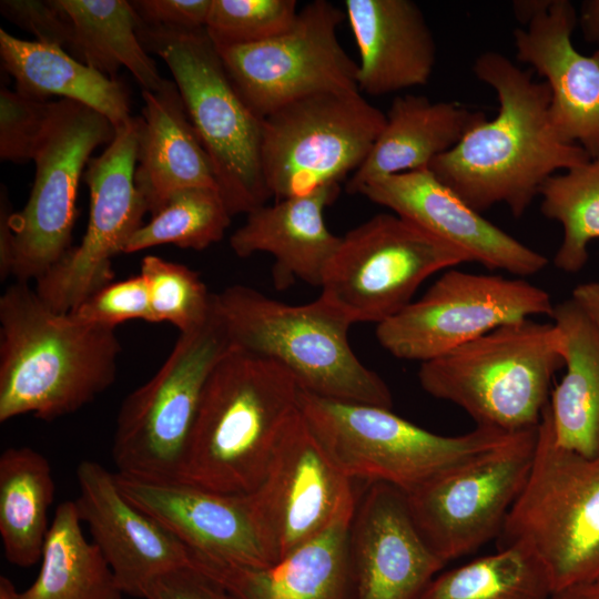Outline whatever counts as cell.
Instances as JSON below:
<instances>
[{
    "mask_svg": "<svg viewBox=\"0 0 599 599\" xmlns=\"http://www.w3.org/2000/svg\"><path fill=\"white\" fill-rule=\"evenodd\" d=\"M551 318L562 335L566 366L548 403L554 439L593 458L599 455V329L572 298L555 305Z\"/></svg>",
    "mask_w": 599,
    "mask_h": 599,
    "instance_id": "obj_28",
    "label": "cell"
},
{
    "mask_svg": "<svg viewBox=\"0 0 599 599\" xmlns=\"http://www.w3.org/2000/svg\"><path fill=\"white\" fill-rule=\"evenodd\" d=\"M1 14L43 44L67 48L72 23L59 0H2Z\"/></svg>",
    "mask_w": 599,
    "mask_h": 599,
    "instance_id": "obj_40",
    "label": "cell"
},
{
    "mask_svg": "<svg viewBox=\"0 0 599 599\" xmlns=\"http://www.w3.org/2000/svg\"><path fill=\"white\" fill-rule=\"evenodd\" d=\"M499 538V547L528 546L554 592L599 573V455L587 458L558 446L548 405L528 479Z\"/></svg>",
    "mask_w": 599,
    "mask_h": 599,
    "instance_id": "obj_7",
    "label": "cell"
},
{
    "mask_svg": "<svg viewBox=\"0 0 599 599\" xmlns=\"http://www.w3.org/2000/svg\"><path fill=\"white\" fill-rule=\"evenodd\" d=\"M599 329V282L576 286L571 297Z\"/></svg>",
    "mask_w": 599,
    "mask_h": 599,
    "instance_id": "obj_44",
    "label": "cell"
},
{
    "mask_svg": "<svg viewBox=\"0 0 599 599\" xmlns=\"http://www.w3.org/2000/svg\"><path fill=\"white\" fill-rule=\"evenodd\" d=\"M554 587L539 557L514 542L437 573L416 599H550Z\"/></svg>",
    "mask_w": 599,
    "mask_h": 599,
    "instance_id": "obj_33",
    "label": "cell"
},
{
    "mask_svg": "<svg viewBox=\"0 0 599 599\" xmlns=\"http://www.w3.org/2000/svg\"><path fill=\"white\" fill-rule=\"evenodd\" d=\"M565 366L554 323H507L437 358L420 363L430 396L464 409L477 426L515 433L539 425L551 380Z\"/></svg>",
    "mask_w": 599,
    "mask_h": 599,
    "instance_id": "obj_5",
    "label": "cell"
},
{
    "mask_svg": "<svg viewBox=\"0 0 599 599\" xmlns=\"http://www.w3.org/2000/svg\"><path fill=\"white\" fill-rule=\"evenodd\" d=\"M473 71L495 90L498 114L475 125L429 170L475 211L501 203L518 219L551 175L591 158L558 135L549 115V88L535 81L530 70L486 51L475 59Z\"/></svg>",
    "mask_w": 599,
    "mask_h": 599,
    "instance_id": "obj_1",
    "label": "cell"
},
{
    "mask_svg": "<svg viewBox=\"0 0 599 599\" xmlns=\"http://www.w3.org/2000/svg\"><path fill=\"white\" fill-rule=\"evenodd\" d=\"M354 512L267 567L221 562L193 552L191 562L220 582L233 599H355L349 555Z\"/></svg>",
    "mask_w": 599,
    "mask_h": 599,
    "instance_id": "obj_24",
    "label": "cell"
},
{
    "mask_svg": "<svg viewBox=\"0 0 599 599\" xmlns=\"http://www.w3.org/2000/svg\"><path fill=\"white\" fill-rule=\"evenodd\" d=\"M141 126L142 118L134 116L116 126L108 148L87 164V231L78 246L35 281L38 296L57 313H70L113 282V257L143 225L148 210L134 181Z\"/></svg>",
    "mask_w": 599,
    "mask_h": 599,
    "instance_id": "obj_16",
    "label": "cell"
},
{
    "mask_svg": "<svg viewBox=\"0 0 599 599\" xmlns=\"http://www.w3.org/2000/svg\"><path fill=\"white\" fill-rule=\"evenodd\" d=\"M114 135V125L98 111L65 99L50 102L32 155L30 196L10 219L16 281H37L71 250L80 177L91 153Z\"/></svg>",
    "mask_w": 599,
    "mask_h": 599,
    "instance_id": "obj_12",
    "label": "cell"
},
{
    "mask_svg": "<svg viewBox=\"0 0 599 599\" xmlns=\"http://www.w3.org/2000/svg\"><path fill=\"white\" fill-rule=\"evenodd\" d=\"M345 13L327 0L300 9L294 24L268 40L216 48L236 91L258 118L323 92L359 91L358 64L338 40Z\"/></svg>",
    "mask_w": 599,
    "mask_h": 599,
    "instance_id": "obj_15",
    "label": "cell"
},
{
    "mask_svg": "<svg viewBox=\"0 0 599 599\" xmlns=\"http://www.w3.org/2000/svg\"><path fill=\"white\" fill-rule=\"evenodd\" d=\"M300 412L325 451L352 480L408 491L511 433L477 426L458 436L426 430L389 408L323 398L301 390Z\"/></svg>",
    "mask_w": 599,
    "mask_h": 599,
    "instance_id": "obj_8",
    "label": "cell"
},
{
    "mask_svg": "<svg viewBox=\"0 0 599 599\" xmlns=\"http://www.w3.org/2000/svg\"><path fill=\"white\" fill-rule=\"evenodd\" d=\"M72 23L69 53L118 80L126 68L143 90L158 91L163 79L138 35L139 17L125 0H59Z\"/></svg>",
    "mask_w": 599,
    "mask_h": 599,
    "instance_id": "obj_30",
    "label": "cell"
},
{
    "mask_svg": "<svg viewBox=\"0 0 599 599\" xmlns=\"http://www.w3.org/2000/svg\"><path fill=\"white\" fill-rule=\"evenodd\" d=\"M386 122L362 165L351 175L346 191L355 194L365 183L392 174L429 169L454 149L485 113L454 101L427 97H396Z\"/></svg>",
    "mask_w": 599,
    "mask_h": 599,
    "instance_id": "obj_27",
    "label": "cell"
},
{
    "mask_svg": "<svg viewBox=\"0 0 599 599\" xmlns=\"http://www.w3.org/2000/svg\"><path fill=\"white\" fill-rule=\"evenodd\" d=\"M232 347L216 316L179 338L165 362L122 402L111 455L116 473L177 480L210 374Z\"/></svg>",
    "mask_w": 599,
    "mask_h": 599,
    "instance_id": "obj_9",
    "label": "cell"
},
{
    "mask_svg": "<svg viewBox=\"0 0 599 599\" xmlns=\"http://www.w3.org/2000/svg\"><path fill=\"white\" fill-rule=\"evenodd\" d=\"M140 274L146 282L154 323L169 322L180 333L205 324L212 314L213 293L200 275L187 266L146 255Z\"/></svg>",
    "mask_w": 599,
    "mask_h": 599,
    "instance_id": "obj_36",
    "label": "cell"
},
{
    "mask_svg": "<svg viewBox=\"0 0 599 599\" xmlns=\"http://www.w3.org/2000/svg\"><path fill=\"white\" fill-rule=\"evenodd\" d=\"M231 213L216 187L189 186L174 192L126 242L130 254L173 244L204 250L221 241L231 224Z\"/></svg>",
    "mask_w": 599,
    "mask_h": 599,
    "instance_id": "obj_35",
    "label": "cell"
},
{
    "mask_svg": "<svg viewBox=\"0 0 599 599\" xmlns=\"http://www.w3.org/2000/svg\"><path fill=\"white\" fill-rule=\"evenodd\" d=\"M339 192L341 184H332L251 211L230 237L232 251L243 258L260 252L271 254L275 258L273 278L280 290L294 280L321 286L341 241L328 230L324 211Z\"/></svg>",
    "mask_w": 599,
    "mask_h": 599,
    "instance_id": "obj_25",
    "label": "cell"
},
{
    "mask_svg": "<svg viewBox=\"0 0 599 599\" xmlns=\"http://www.w3.org/2000/svg\"><path fill=\"white\" fill-rule=\"evenodd\" d=\"M355 194L392 210L488 270L530 276L548 264L545 255L486 220L429 169L369 181Z\"/></svg>",
    "mask_w": 599,
    "mask_h": 599,
    "instance_id": "obj_19",
    "label": "cell"
},
{
    "mask_svg": "<svg viewBox=\"0 0 599 599\" xmlns=\"http://www.w3.org/2000/svg\"><path fill=\"white\" fill-rule=\"evenodd\" d=\"M50 102L2 88L0 92V158L24 163L32 160Z\"/></svg>",
    "mask_w": 599,
    "mask_h": 599,
    "instance_id": "obj_39",
    "label": "cell"
},
{
    "mask_svg": "<svg viewBox=\"0 0 599 599\" xmlns=\"http://www.w3.org/2000/svg\"><path fill=\"white\" fill-rule=\"evenodd\" d=\"M295 0H212L205 30L216 48L258 43L287 31Z\"/></svg>",
    "mask_w": 599,
    "mask_h": 599,
    "instance_id": "obj_37",
    "label": "cell"
},
{
    "mask_svg": "<svg viewBox=\"0 0 599 599\" xmlns=\"http://www.w3.org/2000/svg\"><path fill=\"white\" fill-rule=\"evenodd\" d=\"M301 390L277 362L232 345L207 378L177 480L221 494L255 490Z\"/></svg>",
    "mask_w": 599,
    "mask_h": 599,
    "instance_id": "obj_3",
    "label": "cell"
},
{
    "mask_svg": "<svg viewBox=\"0 0 599 599\" xmlns=\"http://www.w3.org/2000/svg\"><path fill=\"white\" fill-rule=\"evenodd\" d=\"M539 195L541 213L564 231L554 264L565 273H578L588 262L589 243L599 238V156L551 175Z\"/></svg>",
    "mask_w": 599,
    "mask_h": 599,
    "instance_id": "obj_34",
    "label": "cell"
},
{
    "mask_svg": "<svg viewBox=\"0 0 599 599\" xmlns=\"http://www.w3.org/2000/svg\"><path fill=\"white\" fill-rule=\"evenodd\" d=\"M545 290L521 278L447 270L418 300L377 324L376 337L393 356L437 358L507 323L551 317Z\"/></svg>",
    "mask_w": 599,
    "mask_h": 599,
    "instance_id": "obj_14",
    "label": "cell"
},
{
    "mask_svg": "<svg viewBox=\"0 0 599 599\" xmlns=\"http://www.w3.org/2000/svg\"><path fill=\"white\" fill-rule=\"evenodd\" d=\"M142 98L144 106L134 181L148 213H155L181 189H219L210 159L175 82L165 79L158 91L142 90Z\"/></svg>",
    "mask_w": 599,
    "mask_h": 599,
    "instance_id": "obj_26",
    "label": "cell"
},
{
    "mask_svg": "<svg viewBox=\"0 0 599 599\" xmlns=\"http://www.w3.org/2000/svg\"><path fill=\"white\" fill-rule=\"evenodd\" d=\"M355 599H416L446 566L410 517L403 490L369 483L349 528Z\"/></svg>",
    "mask_w": 599,
    "mask_h": 599,
    "instance_id": "obj_20",
    "label": "cell"
},
{
    "mask_svg": "<svg viewBox=\"0 0 599 599\" xmlns=\"http://www.w3.org/2000/svg\"><path fill=\"white\" fill-rule=\"evenodd\" d=\"M353 481L298 410L285 427L261 484L246 494L271 565L355 510L358 497Z\"/></svg>",
    "mask_w": 599,
    "mask_h": 599,
    "instance_id": "obj_17",
    "label": "cell"
},
{
    "mask_svg": "<svg viewBox=\"0 0 599 599\" xmlns=\"http://www.w3.org/2000/svg\"><path fill=\"white\" fill-rule=\"evenodd\" d=\"M75 475L79 517L124 595L144 599L156 578L191 562L180 539L124 497L114 473L84 459Z\"/></svg>",
    "mask_w": 599,
    "mask_h": 599,
    "instance_id": "obj_18",
    "label": "cell"
},
{
    "mask_svg": "<svg viewBox=\"0 0 599 599\" xmlns=\"http://www.w3.org/2000/svg\"><path fill=\"white\" fill-rule=\"evenodd\" d=\"M537 434L538 426L511 433L404 493L418 532L446 564L500 536L528 479Z\"/></svg>",
    "mask_w": 599,
    "mask_h": 599,
    "instance_id": "obj_13",
    "label": "cell"
},
{
    "mask_svg": "<svg viewBox=\"0 0 599 599\" xmlns=\"http://www.w3.org/2000/svg\"><path fill=\"white\" fill-rule=\"evenodd\" d=\"M551 0H519L512 2L516 19L527 26L539 12L549 7Z\"/></svg>",
    "mask_w": 599,
    "mask_h": 599,
    "instance_id": "obj_47",
    "label": "cell"
},
{
    "mask_svg": "<svg viewBox=\"0 0 599 599\" xmlns=\"http://www.w3.org/2000/svg\"><path fill=\"white\" fill-rule=\"evenodd\" d=\"M74 501L58 505L45 538L41 567L22 599H123L99 548L83 535Z\"/></svg>",
    "mask_w": 599,
    "mask_h": 599,
    "instance_id": "obj_32",
    "label": "cell"
},
{
    "mask_svg": "<svg viewBox=\"0 0 599 599\" xmlns=\"http://www.w3.org/2000/svg\"><path fill=\"white\" fill-rule=\"evenodd\" d=\"M138 35L171 71L231 215L266 204L271 194L261 165L263 119L236 91L206 30L152 28L139 19Z\"/></svg>",
    "mask_w": 599,
    "mask_h": 599,
    "instance_id": "obj_6",
    "label": "cell"
},
{
    "mask_svg": "<svg viewBox=\"0 0 599 599\" xmlns=\"http://www.w3.org/2000/svg\"><path fill=\"white\" fill-rule=\"evenodd\" d=\"M130 3L148 27L201 30L205 29L212 0H134Z\"/></svg>",
    "mask_w": 599,
    "mask_h": 599,
    "instance_id": "obj_41",
    "label": "cell"
},
{
    "mask_svg": "<svg viewBox=\"0 0 599 599\" xmlns=\"http://www.w3.org/2000/svg\"><path fill=\"white\" fill-rule=\"evenodd\" d=\"M120 353L115 328L57 313L16 281L0 297V423L79 410L114 383Z\"/></svg>",
    "mask_w": 599,
    "mask_h": 599,
    "instance_id": "obj_2",
    "label": "cell"
},
{
    "mask_svg": "<svg viewBox=\"0 0 599 599\" xmlns=\"http://www.w3.org/2000/svg\"><path fill=\"white\" fill-rule=\"evenodd\" d=\"M578 13L569 0H551L514 31L517 60L529 64L550 91L549 115L558 135L599 156V50L577 51L571 34Z\"/></svg>",
    "mask_w": 599,
    "mask_h": 599,
    "instance_id": "obj_22",
    "label": "cell"
},
{
    "mask_svg": "<svg viewBox=\"0 0 599 599\" xmlns=\"http://www.w3.org/2000/svg\"><path fill=\"white\" fill-rule=\"evenodd\" d=\"M386 115L359 91L293 101L262 121L261 165L275 201L341 184L365 161Z\"/></svg>",
    "mask_w": 599,
    "mask_h": 599,
    "instance_id": "obj_10",
    "label": "cell"
},
{
    "mask_svg": "<svg viewBox=\"0 0 599 599\" xmlns=\"http://www.w3.org/2000/svg\"><path fill=\"white\" fill-rule=\"evenodd\" d=\"M68 314L80 323L111 328L130 319L154 323L148 285L141 274L108 284Z\"/></svg>",
    "mask_w": 599,
    "mask_h": 599,
    "instance_id": "obj_38",
    "label": "cell"
},
{
    "mask_svg": "<svg viewBox=\"0 0 599 599\" xmlns=\"http://www.w3.org/2000/svg\"><path fill=\"white\" fill-rule=\"evenodd\" d=\"M469 262L464 251L402 216L379 213L341 236L319 297L352 324H380L412 303L428 277Z\"/></svg>",
    "mask_w": 599,
    "mask_h": 599,
    "instance_id": "obj_11",
    "label": "cell"
},
{
    "mask_svg": "<svg viewBox=\"0 0 599 599\" xmlns=\"http://www.w3.org/2000/svg\"><path fill=\"white\" fill-rule=\"evenodd\" d=\"M114 474L124 497L171 531L191 552L240 566H271L246 495L221 494L180 480Z\"/></svg>",
    "mask_w": 599,
    "mask_h": 599,
    "instance_id": "obj_21",
    "label": "cell"
},
{
    "mask_svg": "<svg viewBox=\"0 0 599 599\" xmlns=\"http://www.w3.org/2000/svg\"><path fill=\"white\" fill-rule=\"evenodd\" d=\"M212 311L233 346L277 362L303 392L392 408L387 384L351 347L353 324L322 297L291 305L236 284L213 293Z\"/></svg>",
    "mask_w": 599,
    "mask_h": 599,
    "instance_id": "obj_4",
    "label": "cell"
},
{
    "mask_svg": "<svg viewBox=\"0 0 599 599\" xmlns=\"http://www.w3.org/2000/svg\"><path fill=\"white\" fill-rule=\"evenodd\" d=\"M550 599H599V573L555 591Z\"/></svg>",
    "mask_w": 599,
    "mask_h": 599,
    "instance_id": "obj_46",
    "label": "cell"
},
{
    "mask_svg": "<svg viewBox=\"0 0 599 599\" xmlns=\"http://www.w3.org/2000/svg\"><path fill=\"white\" fill-rule=\"evenodd\" d=\"M578 24L585 41L595 44L599 50V0L581 2Z\"/></svg>",
    "mask_w": 599,
    "mask_h": 599,
    "instance_id": "obj_45",
    "label": "cell"
},
{
    "mask_svg": "<svg viewBox=\"0 0 599 599\" xmlns=\"http://www.w3.org/2000/svg\"><path fill=\"white\" fill-rule=\"evenodd\" d=\"M0 55L16 91L26 97L47 101L57 95L79 102L104 115L114 128L131 118L124 85L61 47L22 40L0 29Z\"/></svg>",
    "mask_w": 599,
    "mask_h": 599,
    "instance_id": "obj_29",
    "label": "cell"
},
{
    "mask_svg": "<svg viewBox=\"0 0 599 599\" xmlns=\"http://www.w3.org/2000/svg\"><path fill=\"white\" fill-rule=\"evenodd\" d=\"M54 498L49 460L33 448L10 447L0 456V536L6 559L28 568L41 560Z\"/></svg>",
    "mask_w": 599,
    "mask_h": 599,
    "instance_id": "obj_31",
    "label": "cell"
},
{
    "mask_svg": "<svg viewBox=\"0 0 599 599\" xmlns=\"http://www.w3.org/2000/svg\"><path fill=\"white\" fill-rule=\"evenodd\" d=\"M0 194V277L3 281L11 276L13 233L10 219L13 211L3 187Z\"/></svg>",
    "mask_w": 599,
    "mask_h": 599,
    "instance_id": "obj_43",
    "label": "cell"
},
{
    "mask_svg": "<svg viewBox=\"0 0 599 599\" xmlns=\"http://www.w3.org/2000/svg\"><path fill=\"white\" fill-rule=\"evenodd\" d=\"M144 599L233 598L220 582L190 562L156 578Z\"/></svg>",
    "mask_w": 599,
    "mask_h": 599,
    "instance_id": "obj_42",
    "label": "cell"
},
{
    "mask_svg": "<svg viewBox=\"0 0 599 599\" xmlns=\"http://www.w3.org/2000/svg\"><path fill=\"white\" fill-rule=\"evenodd\" d=\"M0 599H22L21 592L6 576L0 577Z\"/></svg>",
    "mask_w": 599,
    "mask_h": 599,
    "instance_id": "obj_48",
    "label": "cell"
},
{
    "mask_svg": "<svg viewBox=\"0 0 599 599\" xmlns=\"http://www.w3.org/2000/svg\"><path fill=\"white\" fill-rule=\"evenodd\" d=\"M345 18L359 53L361 93L384 95L425 85L436 63V42L410 0H345Z\"/></svg>",
    "mask_w": 599,
    "mask_h": 599,
    "instance_id": "obj_23",
    "label": "cell"
}]
</instances>
